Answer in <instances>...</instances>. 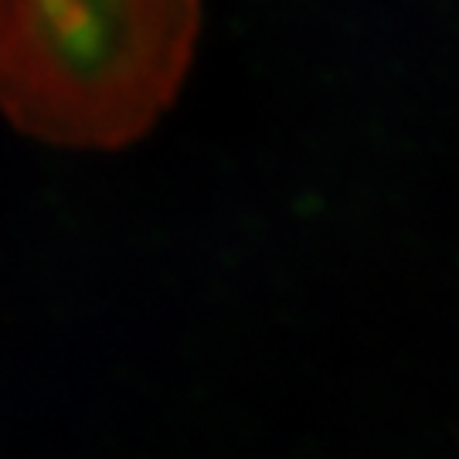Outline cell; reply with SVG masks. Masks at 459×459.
<instances>
[{"label":"cell","mask_w":459,"mask_h":459,"mask_svg":"<svg viewBox=\"0 0 459 459\" xmlns=\"http://www.w3.org/2000/svg\"><path fill=\"white\" fill-rule=\"evenodd\" d=\"M197 0H0V113L58 147H123L160 119Z\"/></svg>","instance_id":"obj_1"}]
</instances>
